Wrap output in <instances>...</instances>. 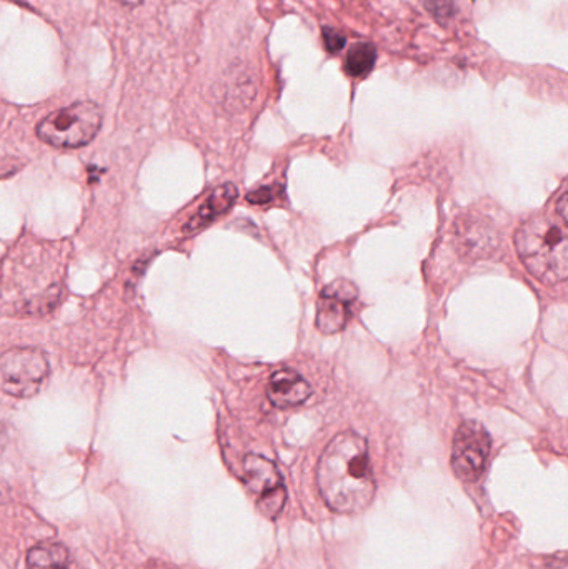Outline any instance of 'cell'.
<instances>
[{"label":"cell","mask_w":568,"mask_h":569,"mask_svg":"<svg viewBox=\"0 0 568 569\" xmlns=\"http://www.w3.org/2000/svg\"><path fill=\"white\" fill-rule=\"evenodd\" d=\"M317 485L327 507L336 513L367 510L377 487L366 438L353 431L337 435L320 457Z\"/></svg>","instance_id":"obj_1"},{"label":"cell","mask_w":568,"mask_h":569,"mask_svg":"<svg viewBox=\"0 0 568 569\" xmlns=\"http://www.w3.org/2000/svg\"><path fill=\"white\" fill-rule=\"evenodd\" d=\"M520 260L537 280L547 284L566 282L568 276L567 222L560 217L539 216L527 220L516 233Z\"/></svg>","instance_id":"obj_2"},{"label":"cell","mask_w":568,"mask_h":569,"mask_svg":"<svg viewBox=\"0 0 568 569\" xmlns=\"http://www.w3.org/2000/svg\"><path fill=\"white\" fill-rule=\"evenodd\" d=\"M100 126V107L93 102H77L47 116L37 126V136L57 149H79L96 139Z\"/></svg>","instance_id":"obj_3"},{"label":"cell","mask_w":568,"mask_h":569,"mask_svg":"<svg viewBox=\"0 0 568 569\" xmlns=\"http://www.w3.org/2000/svg\"><path fill=\"white\" fill-rule=\"evenodd\" d=\"M49 371V358L39 348L17 347L0 355V388L10 397L39 393Z\"/></svg>","instance_id":"obj_4"},{"label":"cell","mask_w":568,"mask_h":569,"mask_svg":"<svg viewBox=\"0 0 568 569\" xmlns=\"http://www.w3.org/2000/svg\"><path fill=\"white\" fill-rule=\"evenodd\" d=\"M243 480L250 493L256 495L257 510L269 520H277L286 507L287 490L276 463L259 455H249L243 460Z\"/></svg>","instance_id":"obj_5"},{"label":"cell","mask_w":568,"mask_h":569,"mask_svg":"<svg viewBox=\"0 0 568 569\" xmlns=\"http://www.w3.org/2000/svg\"><path fill=\"white\" fill-rule=\"evenodd\" d=\"M490 435L479 421H464L454 438L452 468L462 481H476L486 471Z\"/></svg>","instance_id":"obj_6"},{"label":"cell","mask_w":568,"mask_h":569,"mask_svg":"<svg viewBox=\"0 0 568 569\" xmlns=\"http://www.w3.org/2000/svg\"><path fill=\"white\" fill-rule=\"evenodd\" d=\"M359 290L350 280L339 279L327 284L317 305L316 325L322 333H339L350 318V308L356 303Z\"/></svg>","instance_id":"obj_7"},{"label":"cell","mask_w":568,"mask_h":569,"mask_svg":"<svg viewBox=\"0 0 568 569\" xmlns=\"http://www.w3.org/2000/svg\"><path fill=\"white\" fill-rule=\"evenodd\" d=\"M267 395L277 408L297 407L309 400L312 388L297 371L283 368L270 377Z\"/></svg>","instance_id":"obj_8"},{"label":"cell","mask_w":568,"mask_h":569,"mask_svg":"<svg viewBox=\"0 0 568 569\" xmlns=\"http://www.w3.org/2000/svg\"><path fill=\"white\" fill-rule=\"evenodd\" d=\"M237 196H239V192H237V187L232 186V183H223V186L217 187L207 197L206 202L199 207V210L190 217L189 222L183 227V232L197 233L206 229L207 226H210L213 220L219 219L220 216H223L232 207Z\"/></svg>","instance_id":"obj_9"},{"label":"cell","mask_w":568,"mask_h":569,"mask_svg":"<svg viewBox=\"0 0 568 569\" xmlns=\"http://www.w3.org/2000/svg\"><path fill=\"white\" fill-rule=\"evenodd\" d=\"M29 569H72L70 555L66 547L59 543L39 545L27 555Z\"/></svg>","instance_id":"obj_10"},{"label":"cell","mask_w":568,"mask_h":569,"mask_svg":"<svg viewBox=\"0 0 568 569\" xmlns=\"http://www.w3.org/2000/svg\"><path fill=\"white\" fill-rule=\"evenodd\" d=\"M376 47L372 43H357L347 53L346 70L349 76L362 77L376 63Z\"/></svg>","instance_id":"obj_11"},{"label":"cell","mask_w":568,"mask_h":569,"mask_svg":"<svg viewBox=\"0 0 568 569\" xmlns=\"http://www.w3.org/2000/svg\"><path fill=\"white\" fill-rule=\"evenodd\" d=\"M323 40L329 52L337 53L346 46V37L336 29H323Z\"/></svg>","instance_id":"obj_12"},{"label":"cell","mask_w":568,"mask_h":569,"mask_svg":"<svg viewBox=\"0 0 568 569\" xmlns=\"http://www.w3.org/2000/svg\"><path fill=\"white\" fill-rule=\"evenodd\" d=\"M276 187H262V189L253 190L252 193H249L247 200L256 203V206H263V203L270 202L276 197Z\"/></svg>","instance_id":"obj_13"},{"label":"cell","mask_w":568,"mask_h":569,"mask_svg":"<svg viewBox=\"0 0 568 569\" xmlns=\"http://www.w3.org/2000/svg\"><path fill=\"white\" fill-rule=\"evenodd\" d=\"M429 7L437 17L449 16L452 12L450 0H432L429 2Z\"/></svg>","instance_id":"obj_14"},{"label":"cell","mask_w":568,"mask_h":569,"mask_svg":"<svg viewBox=\"0 0 568 569\" xmlns=\"http://www.w3.org/2000/svg\"><path fill=\"white\" fill-rule=\"evenodd\" d=\"M567 197H568L567 190L564 189L562 193H560L559 207H557V210H559L560 219L566 220V222H567V207H568Z\"/></svg>","instance_id":"obj_15"},{"label":"cell","mask_w":568,"mask_h":569,"mask_svg":"<svg viewBox=\"0 0 568 569\" xmlns=\"http://www.w3.org/2000/svg\"><path fill=\"white\" fill-rule=\"evenodd\" d=\"M120 2H122L123 6L136 7L140 6V3L143 2V0H120Z\"/></svg>","instance_id":"obj_16"},{"label":"cell","mask_w":568,"mask_h":569,"mask_svg":"<svg viewBox=\"0 0 568 569\" xmlns=\"http://www.w3.org/2000/svg\"><path fill=\"white\" fill-rule=\"evenodd\" d=\"M3 445H6V431L0 427V450H2Z\"/></svg>","instance_id":"obj_17"}]
</instances>
